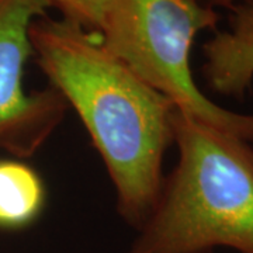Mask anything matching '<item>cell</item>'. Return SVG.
Listing matches in <instances>:
<instances>
[{
    "instance_id": "6da1fadb",
    "label": "cell",
    "mask_w": 253,
    "mask_h": 253,
    "mask_svg": "<svg viewBox=\"0 0 253 253\" xmlns=\"http://www.w3.org/2000/svg\"><path fill=\"white\" fill-rule=\"evenodd\" d=\"M33 58L81 118L116 193L118 214L139 229L162 189L176 107L91 33L45 14L30 28Z\"/></svg>"
},
{
    "instance_id": "7a4b0ae2",
    "label": "cell",
    "mask_w": 253,
    "mask_h": 253,
    "mask_svg": "<svg viewBox=\"0 0 253 253\" xmlns=\"http://www.w3.org/2000/svg\"><path fill=\"white\" fill-rule=\"evenodd\" d=\"M177 163L126 253H253V148L176 110Z\"/></svg>"
},
{
    "instance_id": "3957f363",
    "label": "cell",
    "mask_w": 253,
    "mask_h": 253,
    "mask_svg": "<svg viewBox=\"0 0 253 253\" xmlns=\"http://www.w3.org/2000/svg\"><path fill=\"white\" fill-rule=\"evenodd\" d=\"M219 14L200 0H113L97 33L111 54L181 114L253 142V114L215 104L196 84L190 52L196 37L217 28Z\"/></svg>"
},
{
    "instance_id": "277c9868",
    "label": "cell",
    "mask_w": 253,
    "mask_h": 253,
    "mask_svg": "<svg viewBox=\"0 0 253 253\" xmlns=\"http://www.w3.org/2000/svg\"><path fill=\"white\" fill-rule=\"evenodd\" d=\"M46 0H0V151L31 158L54 135L68 104L51 86L24 89V71L33 58L30 28L48 14Z\"/></svg>"
},
{
    "instance_id": "5b68a950",
    "label": "cell",
    "mask_w": 253,
    "mask_h": 253,
    "mask_svg": "<svg viewBox=\"0 0 253 253\" xmlns=\"http://www.w3.org/2000/svg\"><path fill=\"white\" fill-rule=\"evenodd\" d=\"M229 10L228 28L203 45V75L212 90L242 97L253 81V0L236 1Z\"/></svg>"
},
{
    "instance_id": "8992f818",
    "label": "cell",
    "mask_w": 253,
    "mask_h": 253,
    "mask_svg": "<svg viewBox=\"0 0 253 253\" xmlns=\"http://www.w3.org/2000/svg\"><path fill=\"white\" fill-rule=\"evenodd\" d=\"M46 204V187L34 168L21 159H0V229L34 224Z\"/></svg>"
},
{
    "instance_id": "52a82bcc",
    "label": "cell",
    "mask_w": 253,
    "mask_h": 253,
    "mask_svg": "<svg viewBox=\"0 0 253 253\" xmlns=\"http://www.w3.org/2000/svg\"><path fill=\"white\" fill-rule=\"evenodd\" d=\"M51 9L58 10L61 18L72 21L87 31L99 33L104 16L113 0H46Z\"/></svg>"
},
{
    "instance_id": "ba28073f",
    "label": "cell",
    "mask_w": 253,
    "mask_h": 253,
    "mask_svg": "<svg viewBox=\"0 0 253 253\" xmlns=\"http://www.w3.org/2000/svg\"><path fill=\"white\" fill-rule=\"evenodd\" d=\"M200 1L211 9H215V7H228L229 9L238 0H200Z\"/></svg>"
}]
</instances>
